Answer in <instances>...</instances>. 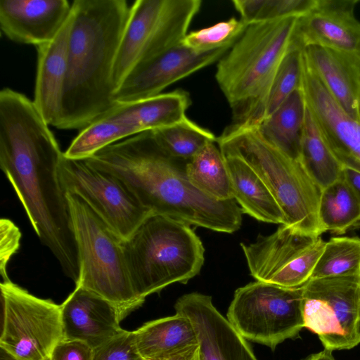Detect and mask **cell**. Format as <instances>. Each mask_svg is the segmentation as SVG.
Segmentation results:
<instances>
[{
    "mask_svg": "<svg viewBox=\"0 0 360 360\" xmlns=\"http://www.w3.org/2000/svg\"><path fill=\"white\" fill-rule=\"evenodd\" d=\"M232 46L198 52L181 44L134 68L115 93L116 103L153 97L173 83L219 60Z\"/></svg>",
    "mask_w": 360,
    "mask_h": 360,
    "instance_id": "obj_15",
    "label": "cell"
},
{
    "mask_svg": "<svg viewBox=\"0 0 360 360\" xmlns=\"http://www.w3.org/2000/svg\"><path fill=\"white\" fill-rule=\"evenodd\" d=\"M93 360H145L140 354L134 331L122 329L94 349Z\"/></svg>",
    "mask_w": 360,
    "mask_h": 360,
    "instance_id": "obj_33",
    "label": "cell"
},
{
    "mask_svg": "<svg viewBox=\"0 0 360 360\" xmlns=\"http://www.w3.org/2000/svg\"><path fill=\"white\" fill-rule=\"evenodd\" d=\"M222 154L230 175L233 199L243 212L260 221L286 225L279 205L252 168L237 155Z\"/></svg>",
    "mask_w": 360,
    "mask_h": 360,
    "instance_id": "obj_22",
    "label": "cell"
},
{
    "mask_svg": "<svg viewBox=\"0 0 360 360\" xmlns=\"http://www.w3.org/2000/svg\"><path fill=\"white\" fill-rule=\"evenodd\" d=\"M304 62L332 98L352 118L360 122V66L336 51L308 46Z\"/></svg>",
    "mask_w": 360,
    "mask_h": 360,
    "instance_id": "obj_21",
    "label": "cell"
},
{
    "mask_svg": "<svg viewBox=\"0 0 360 360\" xmlns=\"http://www.w3.org/2000/svg\"><path fill=\"white\" fill-rule=\"evenodd\" d=\"M216 142L222 153L240 157L257 173L284 213L287 226L308 236H321L322 189L300 161L269 143L256 126L231 124Z\"/></svg>",
    "mask_w": 360,
    "mask_h": 360,
    "instance_id": "obj_5",
    "label": "cell"
},
{
    "mask_svg": "<svg viewBox=\"0 0 360 360\" xmlns=\"http://www.w3.org/2000/svg\"><path fill=\"white\" fill-rule=\"evenodd\" d=\"M302 49L293 43L273 79L265 102L263 120L269 117L294 91L302 87Z\"/></svg>",
    "mask_w": 360,
    "mask_h": 360,
    "instance_id": "obj_30",
    "label": "cell"
},
{
    "mask_svg": "<svg viewBox=\"0 0 360 360\" xmlns=\"http://www.w3.org/2000/svg\"><path fill=\"white\" fill-rule=\"evenodd\" d=\"M360 275V238L333 237L323 251L311 278Z\"/></svg>",
    "mask_w": 360,
    "mask_h": 360,
    "instance_id": "obj_29",
    "label": "cell"
},
{
    "mask_svg": "<svg viewBox=\"0 0 360 360\" xmlns=\"http://www.w3.org/2000/svg\"><path fill=\"white\" fill-rule=\"evenodd\" d=\"M302 287L249 283L235 291L226 319L245 340L274 350L304 328Z\"/></svg>",
    "mask_w": 360,
    "mask_h": 360,
    "instance_id": "obj_9",
    "label": "cell"
},
{
    "mask_svg": "<svg viewBox=\"0 0 360 360\" xmlns=\"http://www.w3.org/2000/svg\"><path fill=\"white\" fill-rule=\"evenodd\" d=\"M134 334L138 350L145 360H163L199 344L191 321L179 313L148 321Z\"/></svg>",
    "mask_w": 360,
    "mask_h": 360,
    "instance_id": "obj_23",
    "label": "cell"
},
{
    "mask_svg": "<svg viewBox=\"0 0 360 360\" xmlns=\"http://www.w3.org/2000/svg\"><path fill=\"white\" fill-rule=\"evenodd\" d=\"M73 20L72 8L68 20L56 37L37 46V65L33 102L46 122L53 127L56 126L60 112Z\"/></svg>",
    "mask_w": 360,
    "mask_h": 360,
    "instance_id": "obj_20",
    "label": "cell"
},
{
    "mask_svg": "<svg viewBox=\"0 0 360 360\" xmlns=\"http://www.w3.org/2000/svg\"><path fill=\"white\" fill-rule=\"evenodd\" d=\"M94 349L79 340L63 338L55 347L50 360H93Z\"/></svg>",
    "mask_w": 360,
    "mask_h": 360,
    "instance_id": "obj_35",
    "label": "cell"
},
{
    "mask_svg": "<svg viewBox=\"0 0 360 360\" xmlns=\"http://www.w3.org/2000/svg\"><path fill=\"white\" fill-rule=\"evenodd\" d=\"M160 146L171 156L189 160L217 137L186 117L174 124L153 131Z\"/></svg>",
    "mask_w": 360,
    "mask_h": 360,
    "instance_id": "obj_28",
    "label": "cell"
},
{
    "mask_svg": "<svg viewBox=\"0 0 360 360\" xmlns=\"http://www.w3.org/2000/svg\"><path fill=\"white\" fill-rule=\"evenodd\" d=\"M216 142L208 143L186 163L191 183L207 196L219 201L234 200L224 157Z\"/></svg>",
    "mask_w": 360,
    "mask_h": 360,
    "instance_id": "obj_26",
    "label": "cell"
},
{
    "mask_svg": "<svg viewBox=\"0 0 360 360\" xmlns=\"http://www.w3.org/2000/svg\"><path fill=\"white\" fill-rule=\"evenodd\" d=\"M307 103L302 87L257 127L272 146L290 158L300 161Z\"/></svg>",
    "mask_w": 360,
    "mask_h": 360,
    "instance_id": "obj_24",
    "label": "cell"
},
{
    "mask_svg": "<svg viewBox=\"0 0 360 360\" xmlns=\"http://www.w3.org/2000/svg\"><path fill=\"white\" fill-rule=\"evenodd\" d=\"M242 20L231 18L212 26L188 32L181 44L198 52L232 46L248 27Z\"/></svg>",
    "mask_w": 360,
    "mask_h": 360,
    "instance_id": "obj_32",
    "label": "cell"
},
{
    "mask_svg": "<svg viewBox=\"0 0 360 360\" xmlns=\"http://www.w3.org/2000/svg\"><path fill=\"white\" fill-rule=\"evenodd\" d=\"M174 309L191 321L201 360H258L247 340L218 311L210 295L185 294L176 300Z\"/></svg>",
    "mask_w": 360,
    "mask_h": 360,
    "instance_id": "obj_17",
    "label": "cell"
},
{
    "mask_svg": "<svg viewBox=\"0 0 360 360\" xmlns=\"http://www.w3.org/2000/svg\"><path fill=\"white\" fill-rule=\"evenodd\" d=\"M60 115L54 127L84 129L115 106L113 68L129 20L126 0H75Z\"/></svg>",
    "mask_w": 360,
    "mask_h": 360,
    "instance_id": "obj_3",
    "label": "cell"
},
{
    "mask_svg": "<svg viewBox=\"0 0 360 360\" xmlns=\"http://www.w3.org/2000/svg\"><path fill=\"white\" fill-rule=\"evenodd\" d=\"M132 287L143 302L167 286L186 284L204 264L203 244L190 225L151 214L124 242Z\"/></svg>",
    "mask_w": 360,
    "mask_h": 360,
    "instance_id": "obj_6",
    "label": "cell"
},
{
    "mask_svg": "<svg viewBox=\"0 0 360 360\" xmlns=\"http://www.w3.org/2000/svg\"><path fill=\"white\" fill-rule=\"evenodd\" d=\"M63 153L33 101L0 91V167L42 244L76 283L79 266L66 194L59 179Z\"/></svg>",
    "mask_w": 360,
    "mask_h": 360,
    "instance_id": "obj_1",
    "label": "cell"
},
{
    "mask_svg": "<svg viewBox=\"0 0 360 360\" xmlns=\"http://www.w3.org/2000/svg\"><path fill=\"white\" fill-rule=\"evenodd\" d=\"M3 326L0 347L16 360H50L63 338L61 306L13 283L0 284Z\"/></svg>",
    "mask_w": 360,
    "mask_h": 360,
    "instance_id": "obj_11",
    "label": "cell"
},
{
    "mask_svg": "<svg viewBox=\"0 0 360 360\" xmlns=\"http://www.w3.org/2000/svg\"><path fill=\"white\" fill-rule=\"evenodd\" d=\"M326 243L321 236L281 224L273 233L259 235L255 242L240 246L256 281L295 288L311 278Z\"/></svg>",
    "mask_w": 360,
    "mask_h": 360,
    "instance_id": "obj_14",
    "label": "cell"
},
{
    "mask_svg": "<svg viewBox=\"0 0 360 360\" xmlns=\"http://www.w3.org/2000/svg\"><path fill=\"white\" fill-rule=\"evenodd\" d=\"M163 360H201L199 344L187 351Z\"/></svg>",
    "mask_w": 360,
    "mask_h": 360,
    "instance_id": "obj_36",
    "label": "cell"
},
{
    "mask_svg": "<svg viewBox=\"0 0 360 360\" xmlns=\"http://www.w3.org/2000/svg\"><path fill=\"white\" fill-rule=\"evenodd\" d=\"M66 196L79 259L76 286L108 300L127 316L143 302L132 287L124 240L80 197L75 194Z\"/></svg>",
    "mask_w": 360,
    "mask_h": 360,
    "instance_id": "obj_7",
    "label": "cell"
},
{
    "mask_svg": "<svg viewBox=\"0 0 360 360\" xmlns=\"http://www.w3.org/2000/svg\"><path fill=\"white\" fill-rule=\"evenodd\" d=\"M120 179L151 214L232 233L242 224L235 200L219 201L189 181L184 160L169 155L148 131L108 146L84 160Z\"/></svg>",
    "mask_w": 360,
    "mask_h": 360,
    "instance_id": "obj_2",
    "label": "cell"
},
{
    "mask_svg": "<svg viewBox=\"0 0 360 360\" xmlns=\"http://www.w3.org/2000/svg\"><path fill=\"white\" fill-rule=\"evenodd\" d=\"M300 162L321 189L343 175L344 167L327 146L307 107Z\"/></svg>",
    "mask_w": 360,
    "mask_h": 360,
    "instance_id": "obj_27",
    "label": "cell"
},
{
    "mask_svg": "<svg viewBox=\"0 0 360 360\" xmlns=\"http://www.w3.org/2000/svg\"><path fill=\"white\" fill-rule=\"evenodd\" d=\"M343 177L360 195V173L344 167Z\"/></svg>",
    "mask_w": 360,
    "mask_h": 360,
    "instance_id": "obj_37",
    "label": "cell"
},
{
    "mask_svg": "<svg viewBox=\"0 0 360 360\" xmlns=\"http://www.w3.org/2000/svg\"><path fill=\"white\" fill-rule=\"evenodd\" d=\"M191 102L188 93L179 89L136 101L117 103L84 128L64 155L85 160L127 137L177 123L186 117Z\"/></svg>",
    "mask_w": 360,
    "mask_h": 360,
    "instance_id": "obj_10",
    "label": "cell"
},
{
    "mask_svg": "<svg viewBox=\"0 0 360 360\" xmlns=\"http://www.w3.org/2000/svg\"><path fill=\"white\" fill-rule=\"evenodd\" d=\"M332 351L324 349L318 353L312 354L304 360H335Z\"/></svg>",
    "mask_w": 360,
    "mask_h": 360,
    "instance_id": "obj_38",
    "label": "cell"
},
{
    "mask_svg": "<svg viewBox=\"0 0 360 360\" xmlns=\"http://www.w3.org/2000/svg\"><path fill=\"white\" fill-rule=\"evenodd\" d=\"M323 233L342 234L360 221V195L342 176L323 188L319 205Z\"/></svg>",
    "mask_w": 360,
    "mask_h": 360,
    "instance_id": "obj_25",
    "label": "cell"
},
{
    "mask_svg": "<svg viewBox=\"0 0 360 360\" xmlns=\"http://www.w3.org/2000/svg\"><path fill=\"white\" fill-rule=\"evenodd\" d=\"M0 272L3 281L9 279L6 271L7 265L19 248L21 233L15 224L6 218H2L0 221Z\"/></svg>",
    "mask_w": 360,
    "mask_h": 360,
    "instance_id": "obj_34",
    "label": "cell"
},
{
    "mask_svg": "<svg viewBox=\"0 0 360 360\" xmlns=\"http://www.w3.org/2000/svg\"><path fill=\"white\" fill-rule=\"evenodd\" d=\"M72 11L67 0H0V27L10 40L36 47L53 40Z\"/></svg>",
    "mask_w": 360,
    "mask_h": 360,
    "instance_id": "obj_18",
    "label": "cell"
},
{
    "mask_svg": "<svg viewBox=\"0 0 360 360\" xmlns=\"http://www.w3.org/2000/svg\"><path fill=\"white\" fill-rule=\"evenodd\" d=\"M61 306L63 338L79 340L93 349L103 344L122 328L126 316L108 300L76 286Z\"/></svg>",
    "mask_w": 360,
    "mask_h": 360,
    "instance_id": "obj_19",
    "label": "cell"
},
{
    "mask_svg": "<svg viewBox=\"0 0 360 360\" xmlns=\"http://www.w3.org/2000/svg\"><path fill=\"white\" fill-rule=\"evenodd\" d=\"M0 350V360H16L13 356L8 354L4 349L1 348Z\"/></svg>",
    "mask_w": 360,
    "mask_h": 360,
    "instance_id": "obj_39",
    "label": "cell"
},
{
    "mask_svg": "<svg viewBox=\"0 0 360 360\" xmlns=\"http://www.w3.org/2000/svg\"><path fill=\"white\" fill-rule=\"evenodd\" d=\"M304 328L324 349H350L360 343V275L310 278L302 287Z\"/></svg>",
    "mask_w": 360,
    "mask_h": 360,
    "instance_id": "obj_12",
    "label": "cell"
},
{
    "mask_svg": "<svg viewBox=\"0 0 360 360\" xmlns=\"http://www.w3.org/2000/svg\"><path fill=\"white\" fill-rule=\"evenodd\" d=\"M356 0H316L297 18L294 44L303 49L319 46L341 53L360 66V21Z\"/></svg>",
    "mask_w": 360,
    "mask_h": 360,
    "instance_id": "obj_16",
    "label": "cell"
},
{
    "mask_svg": "<svg viewBox=\"0 0 360 360\" xmlns=\"http://www.w3.org/2000/svg\"><path fill=\"white\" fill-rule=\"evenodd\" d=\"M298 18L252 23L219 60L216 81L234 124L257 126L276 70L293 44Z\"/></svg>",
    "mask_w": 360,
    "mask_h": 360,
    "instance_id": "obj_4",
    "label": "cell"
},
{
    "mask_svg": "<svg viewBox=\"0 0 360 360\" xmlns=\"http://www.w3.org/2000/svg\"><path fill=\"white\" fill-rule=\"evenodd\" d=\"M316 0H233L240 20L246 24L300 18L307 13Z\"/></svg>",
    "mask_w": 360,
    "mask_h": 360,
    "instance_id": "obj_31",
    "label": "cell"
},
{
    "mask_svg": "<svg viewBox=\"0 0 360 360\" xmlns=\"http://www.w3.org/2000/svg\"><path fill=\"white\" fill-rule=\"evenodd\" d=\"M200 0H136L113 68L115 91L139 65L181 44L200 11Z\"/></svg>",
    "mask_w": 360,
    "mask_h": 360,
    "instance_id": "obj_8",
    "label": "cell"
},
{
    "mask_svg": "<svg viewBox=\"0 0 360 360\" xmlns=\"http://www.w3.org/2000/svg\"><path fill=\"white\" fill-rule=\"evenodd\" d=\"M65 194L80 197L122 238H128L151 212L114 175L63 154L58 169Z\"/></svg>",
    "mask_w": 360,
    "mask_h": 360,
    "instance_id": "obj_13",
    "label": "cell"
}]
</instances>
